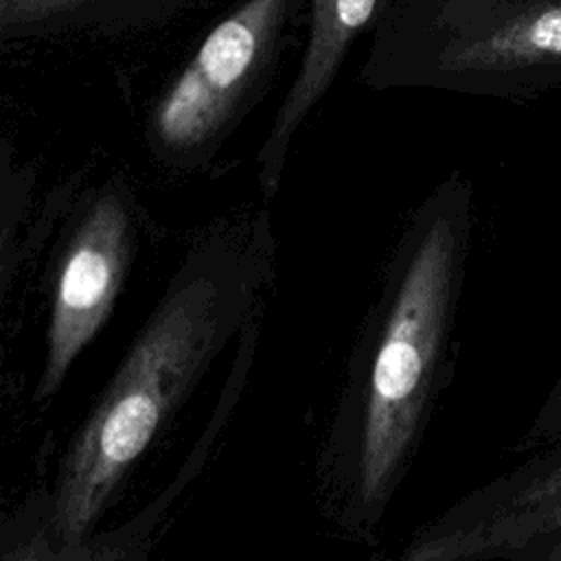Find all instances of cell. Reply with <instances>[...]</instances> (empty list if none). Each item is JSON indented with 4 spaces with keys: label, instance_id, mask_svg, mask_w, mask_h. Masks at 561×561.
<instances>
[{
    "label": "cell",
    "instance_id": "obj_3",
    "mask_svg": "<svg viewBox=\"0 0 561 561\" xmlns=\"http://www.w3.org/2000/svg\"><path fill=\"white\" fill-rule=\"evenodd\" d=\"M305 0H243L199 42L147 118V145L171 171L202 169L265 92Z\"/></svg>",
    "mask_w": 561,
    "mask_h": 561
},
{
    "label": "cell",
    "instance_id": "obj_2",
    "mask_svg": "<svg viewBox=\"0 0 561 561\" xmlns=\"http://www.w3.org/2000/svg\"><path fill=\"white\" fill-rule=\"evenodd\" d=\"M274 254L265 210L188 250L59 460L48 489L59 537L99 528L210 366L263 313Z\"/></svg>",
    "mask_w": 561,
    "mask_h": 561
},
{
    "label": "cell",
    "instance_id": "obj_4",
    "mask_svg": "<svg viewBox=\"0 0 561 561\" xmlns=\"http://www.w3.org/2000/svg\"><path fill=\"white\" fill-rule=\"evenodd\" d=\"M261 316H256L237 337L230 373L195 443L173 476L142 506L112 528H96L83 537L66 539L53 528L48 489H35L9 511L2 522L0 561H145L156 548L180 500L202 476L234 416L256 355Z\"/></svg>",
    "mask_w": 561,
    "mask_h": 561
},
{
    "label": "cell",
    "instance_id": "obj_8",
    "mask_svg": "<svg viewBox=\"0 0 561 561\" xmlns=\"http://www.w3.org/2000/svg\"><path fill=\"white\" fill-rule=\"evenodd\" d=\"M199 0H0V44L129 33L162 24Z\"/></svg>",
    "mask_w": 561,
    "mask_h": 561
},
{
    "label": "cell",
    "instance_id": "obj_9",
    "mask_svg": "<svg viewBox=\"0 0 561 561\" xmlns=\"http://www.w3.org/2000/svg\"><path fill=\"white\" fill-rule=\"evenodd\" d=\"M554 399H557V403H561V383H559V390H557V397H554Z\"/></svg>",
    "mask_w": 561,
    "mask_h": 561
},
{
    "label": "cell",
    "instance_id": "obj_7",
    "mask_svg": "<svg viewBox=\"0 0 561 561\" xmlns=\"http://www.w3.org/2000/svg\"><path fill=\"white\" fill-rule=\"evenodd\" d=\"M383 0H309V35L300 68L285 92L256 158L259 186L272 202L294 134L324 96L355 39L375 24Z\"/></svg>",
    "mask_w": 561,
    "mask_h": 561
},
{
    "label": "cell",
    "instance_id": "obj_5",
    "mask_svg": "<svg viewBox=\"0 0 561 561\" xmlns=\"http://www.w3.org/2000/svg\"><path fill=\"white\" fill-rule=\"evenodd\" d=\"M134 245L136 213L125 182L101 186L83 204L59 256L35 401L44 403L61 390L77 357L107 322Z\"/></svg>",
    "mask_w": 561,
    "mask_h": 561
},
{
    "label": "cell",
    "instance_id": "obj_1",
    "mask_svg": "<svg viewBox=\"0 0 561 561\" xmlns=\"http://www.w3.org/2000/svg\"><path fill=\"white\" fill-rule=\"evenodd\" d=\"M465 228L456 184L425 199L351 351L316 462L320 511L346 539L379 535L419 454L443 388Z\"/></svg>",
    "mask_w": 561,
    "mask_h": 561
},
{
    "label": "cell",
    "instance_id": "obj_10",
    "mask_svg": "<svg viewBox=\"0 0 561 561\" xmlns=\"http://www.w3.org/2000/svg\"><path fill=\"white\" fill-rule=\"evenodd\" d=\"M557 561H561V559H557Z\"/></svg>",
    "mask_w": 561,
    "mask_h": 561
},
{
    "label": "cell",
    "instance_id": "obj_6",
    "mask_svg": "<svg viewBox=\"0 0 561 561\" xmlns=\"http://www.w3.org/2000/svg\"><path fill=\"white\" fill-rule=\"evenodd\" d=\"M561 528V462L478 489L423 524L399 561H491Z\"/></svg>",
    "mask_w": 561,
    "mask_h": 561
}]
</instances>
